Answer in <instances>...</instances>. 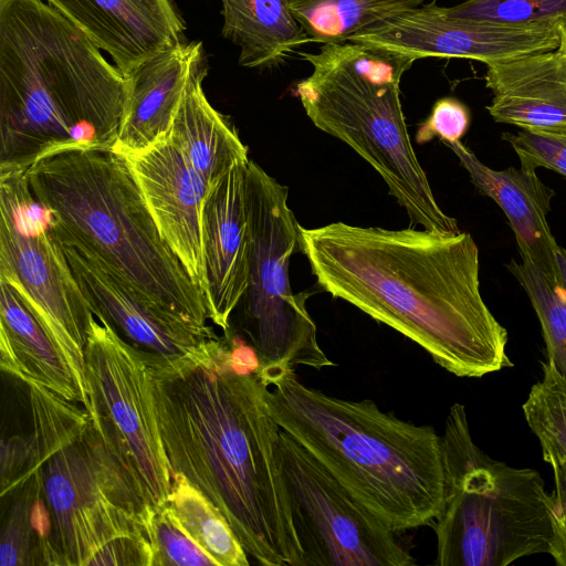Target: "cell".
I'll use <instances>...</instances> for the list:
<instances>
[{"instance_id":"6da1fadb","label":"cell","mask_w":566,"mask_h":566,"mask_svg":"<svg viewBox=\"0 0 566 566\" xmlns=\"http://www.w3.org/2000/svg\"><path fill=\"white\" fill-rule=\"evenodd\" d=\"M317 284L423 348L441 368L480 378L512 367L507 331L480 290L468 232L333 222L300 228Z\"/></svg>"},{"instance_id":"7a4b0ae2","label":"cell","mask_w":566,"mask_h":566,"mask_svg":"<svg viewBox=\"0 0 566 566\" xmlns=\"http://www.w3.org/2000/svg\"><path fill=\"white\" fill-rule=\"evenodd\" d=\"M147 360L171 474L181 473L221 511L256 563L301 566L277 453L280 427L258 370L233 367L229 334L205 364Z\"/></svg>"},{"instance_id":"3957f363","label":"cell","mask_w":566,"mask_h":566,"mask_svg":"<svg viewBox=\"0 0 566 566\" xmlns=\"http://www.w3.org/2000/svg\"><path fill=\"white\" fill-rule=\"evenodd\" d=\"M127 76L43 0H0V175L67 147H114Z\"/></svg>"},{"instance_id":"277c9868","label":"cell","mask_w":566,"mask_h":566,"mask_svg":"<svg viewBox=\"0 0 566 566\" xmlns=\"http://www.w3.org/2000/svg\"><path fill=\"white\" fill-rule=\"evenodd\" d=\"M277 426L396 534L432 525L446 500L442 437L381 410L304 384L295 369H258Z\"/></svg>"},{"instance_id":"5b68a950","label":"cell","mask_w":566,"mask_h":566,"mask_svg":"<svg viewBox=\"0 0 566 566\" xmlns=\"http://www.w3.org/2000/svg\"><path fill=\"white\" fill-rule=\"evenodd\" d=\"M25 176L60 244L91 258L149 306L216 334L203 293L163 238L123 154L67 147L39 159Z\"/></svg>"},{"instance_id":"8992f818","label":"cell","mask_w":566,"mask_h":566,"mask_svg":"<svg viewBox=\"0 0 566 566\" xmlns=\"http://www.w3.org/2000/svg\"><path fill=\"white\" fill-rule=\"evenodd\" d=\"M301 56L312 73L296 84V95L311 122L379 174L411 227L459 232L457 220L438 205L407 130L400 82L417 59L350 41Z\"/></svg>"},{"instance_id":"52a82bcc","label":"cell","mask_w":566,"mask_h":566,"mask_svg":"<svg viewBox=\"0 0 566 566\" xmlns=\"http://www.w3.org/2000/svg\"><path fill=\"white\" fill-rule=\"evenodd\" d=\"M29 387L31 436L50 517L49 566H87L108 542L148 533V505L109 451L88 411Z\"/></svg>"},{"instance_id":"ba28073f","label":"cell","mask_w":566,"mask_h":566,"mask_svg":"<svg viewBox=\"0 0 566 566\" xmlns=\"http://www.w3.org/2000/svg\"><path fill=\"white\" fill-rule=\"evenodd\" d=\"M442 437L446 500L431 525L439 566H507L548 554L552 495L534 469L490 458L473 441L465 407L451 406Z\"/></svg>"},{"instance_id":"9c48e42d","label":"cell","mask_w":566,"mask_h":566,"mask_svg":"<svg viewBox=\"0 0 566 566\" xmlns=\"http://www.w3.org/2000/svg\"><path fill=\"white\" fill-rule=\"evenodd\" d=\"M287 197L285 186L249 160L251 259L248 286L238 305L240 326L260 368L321 370L334 363L318 344L316 324L305 305L306 293L292 291L290 261L300 251L301 226Z\"/></svg>"},{"instance_id":"30bf717a","label":"cell","mask_w":566,"mask_h":566,"mask_svg":"<svg viewBox=\"0 0 566 566\" xmlns=\"http://www.w3.org/2000/svg\"><path fill=\"white\" fill-rule=\"evenodd\" d=\"M0 281L9 284L66 360L85 403V347L94 313L64 251L50 212L25 171L0 176Z\"/></svg>"},{"instance_id":"8fae6325","label":"cell","mask_w":566,"mask_h":566,"mask_svg":"<svg viewBox=\"0 0 566 566\" xmlns=\"http://www.w3.org/2000/svg\"><path fill=\"white\" fill-rule=\"evenodd\" d=\"M85 380L84 408L103 441L144 503L165 504L172 478L158 426L149 363L96 315L87 331Z\"/></svg>"},{"instance_id":"7c38bea8","label":"cell","mask_w":566,"mask_h":566,"mask_svg":"<svg viewBox=\"0 0 566 566\" xmlns=\"http://www.w3.org/2000/svg\"><path fill=\"white\" fill-rule=\"evenodd\" d=\"M277 453L301 566H410L397 538L302 446L280 428Z\"/></svg>"},{"instance_id":"4fadbf2b","label":"cell","mask_w":566,"mask_h":566,"mask_svg":"<svg viewBox=\"0 0 566 566\" xmlns=\"http://www.w3.org/2000/svg\"><path fill=\"white\" fill-rule=\"evenodd\" d=\"M566 20L505 25L452 18L436 0L392 14L348 41L423 57H460L493 64L556 49Z\"/></svg>"},{"instance_id":"5bb4252c","label":"cell","mask_w":566,"mask_h":566,"mask_svg":"<svg viewBox=\"0 0 566 566\" xmlns=\"http://www.w3.org/2000/svg\"><path fill=\"white\" fill-rule=\"evenodd\" d=\"M94 315L103 317L148 359L164 364H205L222 338L199 332L144 303L95 261L60 244Z\"/></svg>"},{"instance_id":"9a60e30c","label":"cell","mask_w":566,"mask_h":566,"mask_svg":"<svg viewBox=\"0 0 566 566\" xmlns=\"http://www.w3.org/2000/svg\"><path fill=\"white\" fill-rule=\"evenodd\" d=\"M249 160L209 186L201 211L206 305L209 319L224 333L249 282Z\"/></svg>"},{"instance_id":"2e32d148","label":"cell","mask_w":566,"mask_h":566,"mask_svg":"<svg viewBox=\"0 0 566 566\" xmlns=\"http://www.w3.org/2000/svg\"><path fill=\"white\" fill-rule=\"evenodd\" d=\"M124 156L163 238L205 296L201 211L208 182L168 138Z\"/></svg>"},{"instance_id":"e0dca14e","label":"cell","mask_w":566,"mask_h":566,"mask_svg":"<svg viewBox=\"0 0 566 566\" xmlns=\"http://www.w3.org/2000/svg\"><path fill=\"white\" fill-rule=\"evenodd\" d=\"M43 1L83 30L125 75L181 42L186 28L170 0Z\"/></svg>"},{"instance_id":"ac0fdd59","label":"cell","mask_w":566,"mask_h":566,"mask_svg":"<svg viewBox=\"0 0 566 566\" xmlns=\"http://www.w3.org/2000/svg\"><path fill=\"white\" fill-rule=\"evenodd\" d=\"M202 62L201 42L181 41L127 74V98L113 148L128 155L166 140L188 81Z\"/></svg>"},{"instance_id":"d6986e66","label":"cell","mask_w":566,"mask_h":566,"mask_svg":"<svg viewBox=\"0 0 566 566\" xmlns=\"http://www.w3.org/2000/svg\"><path fill=\"white\" fill-rule=\"evenodd\" d=\"M486 106L497 123L566 134V34L547 52L488 64Z\"/></svg>"},{"instance_id":"ffe728a7","label":"cell","mask_w":566,"mask_h":566,"mask_svg":"<svg viewBox=\"0 0 566 566\" xmlns=\"http://www.w3.org/2000/svg\"><path fill=\"white\" fill-rule=\"evenodd\" d=\"M468 171L480 193L504 212L513 230L521 259L557 280V244L548 224L555 191L536 171L509 167L495 170L483 164L461 140L444 143Z\"/></svg>"},{"instance_id":"44dd1931","label":"cell","mask_w":566,"mask_h":566,"mask_svg":"<svg viewBox=\"0 0 566 566\" xmlns=\"http://www.w3.org/2000/svg\"><path fill=\"white\" fill-rule=\"evenodd\" d=\"M0 366L28 386L84 406L66 360L14 290L0 281Z\"/></svg>"},{"instance_id":"7402d4cb","label":"cell","mask_w":566,"mask_h":566,"mask_svg":"<svg viewBox=\"0 0 566 566\" xmlns=\"http://www.w3.org/2000/svg\"><path fill=\"white\" fill-rule=\"evenodd\" d=\"M207 71L203 61L191 74L167 138L211 186L249 157L234 127L205 94Z\"/></svg>"},{"instance_id":"603a6c76","label":"cell","mask_w":566,"mask_h":566,"mask_svg":"<svg viewBox=\"0 0 566 566\" xmlns=\"http://www.w3.org/2000/svg\"><path fill=\"white\" fill-rule=\"evenodd\" d=\"M222 36L239 50V65L269 69L311 42L291 0H221Z\"/></svg>"},{"instance_id":"cb8c5ba5","label":"cell","mask_w":566,"mask_h":566,"mask_svg":"<svg viewBox=\"0 0 566 566\" xmlns=\"http://www.w3.org/2000/svg\"><path fill=\"white\" fill-rule=\"evenodd\" d=\"M424 0H291V9L311 42L328 44L350 36Z\"/></svg>"},{"instance_id":"d4e9b609","label":"cell","mask_w":566,"mask_h":566,"mask_svg":"<svg viewBox=\"0 0 566 566\" xmlns=\"http://www.w3.org/2000/svg\"><path fill=\"white\" fill-rule=\"evenodd\" d=\"M167 505L218 566H248L249 555L221 511L181 473H172Z\"/></svg>"},{"instance_id":"484cf974","label":"cell","mask_w":566,"mask_h":566,"mask_svg":"<svg viewBox=\"0 0 566 566\" xmlns=\"http://www.w3.org/2000/svg\"><path fill=\"white\" fill-rule=\"evenodd\" d=\"M509 271L526 292L541 323L546 359L566 379V294L559 282L536 265L511 260Z\"/></svg>"},{"instance_id":"4316f807","label":"cell","mask_w":566,"mask_h":566,"mask_svg":"<svg viewBox=\"0 0 566 566\" xmlns=\"http://www.w3.org/2000/svg\"><path fill=\"white\" fill-rule=\"evenodd\" d=\"M541 366L543 377L531 387L523 413L539 441L543 460L566 461V379L552 360Z\"/></svg>"},{"instance_id":"83f0119b","label":"cell","mask_w":566,"mask_h":566,"mask_svg":"<svg viewBox=\"0 0 566 566\" xmlns=\"http://www.w3.org/2000/svg\"><path fill=\"white\" fill-rule=\"evenodd\" d=\"M41 495L35 467L31 475L8 497L9 505L0 536V566L44 565L43 546L34 522V505Z\"/></svg>"},{"instance_id":"f1b7e54d","label":"cell","mask_w":566,"mask_h":566,"mask_svg":"<svg viewBox=\"0 0 566 566\" xmlns=\"http://www.w3.org/2000/svg\"><path fill=\"white\" fill-rule=\"evenodd\" d=\"M151 566H218L188 534L167 503L148 506Z\"/></svg>"},{"instance_id":"f546056e","label":"cell","mask_w":566,"mask_h":566,"mask_svg":"<svg viewBox=\"0 0 566 566\" xmlns=\"http://www.w3.org/2000/svg\"><path fill=\"white\" fill-rule=\"evenodd\" d=\"M444 10L452 18L505 25L566 20V0H463Z\"/></svg>"},{"instance_id":"4dcf8cb0","label":"cell","mask_w":566,"mask_h":566,"mask_svg":"<svg viewBox=\"0 0 566 566\" xmlns=\"http://www.w3.org/2000/svg\"><path fill=\"white\" fill-rule=\"evenodd\" d=\"M502 138L513 147L522 168H547L566 177V134L521 129L504 133Z\"/></svg>"},{"instance_id":"1f68e13d","label":"cell","mask_w":566,"mask_h":566,"mask_svg":"<svg viewBox=\"0 0 566 566\" xmlns=\"http://www.w3.org/2000/svg\"><path fill=\"white\" fill-rule=\"evenodd\" d=\"M471 115L469 108L459 99L443 97L438 99L429 115L416 133V142L426 144L438 137L441 142H459L469 129Z\"/></svg>"},{"instance_id":"d6a6232c","label":"cell","mask_w":566,"mask_h":566,"mask_svg":"<svg viewBox=\"0 0 566 566\" xmlns=\"http://www.w3.org/2000/svg\"><path fill=\"white\" fill-rule=\"evenodd\" d=\"M36 467L33 438L11 436L1 441V497L25 481Z\"/></svg>"},{"instance_id":"836d02e7","label":"cell","mask_w":566,"mask_h":566,"mask_svg":"<svg viewBox=\"0 0 566 566\" xmlns=\"http://www.w3.org/2000/svg\"><path fill=\"white\" fill-rule=\"evenodd\" d=\"M151 544L148 538L144 536H123L105 544L91 558L87 566H151Z\"/></svg>"},{"instance_id":"e575fe53","label":"cell","mask_w":566,"mask_h":566,"mask_svg":"<svg viewBox=\"0 0 566 566\" xmlns=\"http://www.w3.org/2000/svg\"><path fill=\"white\" fill-rule=\"evenodd\" d=\"M554 476L552 495L553 538L549 555L557 566H566V461H549Z\"/></svg>"},{"instance_id":"d590c367","label":"cell","mask_w":566,"mask_h":566,"mask_svg":"<svg viewBox=\"0 0 566 566\" xmlns=\"http://www.w3.org/2000/svg\"><path fill=\"white\" fill-rule=\"evenodd\" d=\"M557 281L566 294V249L560 247L557 252Z\"/></svg>"},{"instance_id":"8d00e7d4","label":"cell","mask_w":566,"mask_h":566,"mask_svg":"<svg viewBox=\"0 0 566 566\" xmlns=\"http://www.w3.org/2000/svg\"><path fill=\"white\" fill-rule=\"evenodd\" d=\"M564 32H565V34H566V24H565V27H564Z\"/></svg>"}]
</instances>
